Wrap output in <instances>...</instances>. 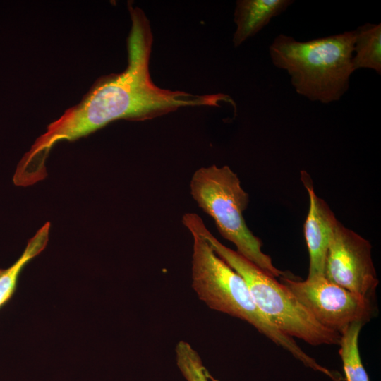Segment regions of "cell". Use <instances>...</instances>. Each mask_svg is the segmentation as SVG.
<instances>
[{
	"mask_svg": "<svg viewBox=\"0 0 381 381\" xmlns=\"http://www.w3.org/2000/svg\"><path fill=\"white\" fill-rule=\"evenodd\" d=\"M131 28L127 40L128 65L120 73L100 78L78 104L67 109L47 127L23 155L16 175L29 183L47 176L45 162L59 142L86 136L117 119L145 121L181 107H219L233 99L222 93L193 95L160 88L151 79L149 69L152 32L142 9L128 4Z\"/></svg>",
	"mask_w": 381,
	"mask_h": 381,
	"instance_id": "1",
	"label": "cell"
},
{
	"mask_svg": "<svg viewBox=\"0 0 381 381\" xmlns=\"http://www.w3.org/2000/svg\"><path fill=\"white\" fill-rule=\"evenodd\" d=\"M355 34L347 31L306 42L280 34L270 46V56L274 66L290 75L298 94L329 104L349 87Z\"/></svg>",
	"mask_w": 381,
	"mask_h": 381,
	"instance_id": "2",
	"label": "cell"
},
{
	"mask_svg": "<svg viewBox=\"0 0 381 381\" xmlns=\"http://www.w3.org/2000/svg\"><path fill=\"white\" fill-rule=\"evenodd\" d=\"M182 222L243 277L259 310L279 331L313 346L339 345V333L320 324L283 284L219 241L198 214L186 213Z\"/></svg>",
	"mask_w": 381,
	"mask_h": 381,
	"instance_id": "3",
	"label": "cell"
},
{
	"mask_svg": "<svg viewBox=\"0 0 381 381\" xmlns=\"http://www.w3.org/2000/svg\"><path fill=\"white\" fill-rule=\"evenodd\" d=\"M193 238L192 287L198 298L212 310L241 319L305 366L323 374L327 369L308 355L291 337L273 325L256 306L243 277L218 256L200 236Z\"/></svg>",
	"mask_w": 381,
	"mask_h": 381,
	"instance_id": "4",
	"label": "cell"
},
{
	"mask_svg": "<svg viewBox=\"0 0 381 381\" xmlns=\"http://www.w3.org/2000/svg\"><path fill=\"white\" fill-rule=\"evenodd\" d=\"M192 198L214 220L218 231L236 251L272 277H281L272 258L262 250V241L248 229L243 217L249 195L237 174L226 166L200 167L190 182Z\"/></svg>",
	"mask_w": 381,
	"mask_h": 381,
	"instance_id": "5",
	"label": "cell"
},
{
	"mask_svg": "<svg viewBox=\"0 0 381 381\" xmlns=\"http://www.w3.org/2000/svg\"><path fill=\"white\" fill-rule=\"evenodd\" d=\"M281 283L320 324L340 334L352 324L365 325L372 318L370 301L330 282L324 275L298 280L284 272Z\"/></svg>",
	"mask_w": 381,
	"mask_h": 381,
	"instance_id": "6",
	"label": "cell"
},
{
	"mask_svg": "<svg viewBox=\"0 0 381 381\" xmlns=\"http://www.w3.org/2000/svg\"><path fill=\"white\" fill-rule=\"evenodd\" d=\"M371 250L367 239L339 222L329 246L324 276L371 301L379 284Z\"/></svg>",
	"mask_w": 381,
	"mask_h": 381,
	"instance_id": "7",
	"label": "cell"
},
{
	"mask_svg": "<svg viewBox=\"0 0 381 381\" xmlns=\"http://www.w3.org/2000/svg\"><path fill=\"white\" fill-rule=\"evenodd\" d=\"M301 178L309 197V209L303 227L309 254L308 277L324 275L329 246L339 221L328 204L315 193L309 175L301 171Z\"/></svg>",
	"mask_w": 381,
	"mask_h": 381,
	"instance_id": "8",
	"label": "cell"
},
{
	"mask_svg": "<svg viewBox=\"0 0 381 381\" xmlns=\"http://www.w3.org/2000/svg\"><path fill=\"white\" fill-rule=\"evenodd\" d=\"M294 3L291 0H239L236 3V25L233 43L238 47L265 27L271 19Z\"/></svg>",
	"mask_w": 381,
	"mask_h": 381,
	"instance_id": "9",
	"label": "cell"
},
{
	"mask_svg": "<svg viewBox=\"0 0 381 381\" xmlns=\"http://www.w3.org/2000/svg\"><path fill=\"white\" fill-rule=\"evenodd\" d=\"M50 231V222H47L36 234L28 240L21 256L11 267L0 269V308L14 294L18 279L24 267L46 248Z\"/></svg>",
	"mask_w": 381,
	"mask_h": 381,
	"instance_id": "10",
	"label": "cell"
},
{
	"mask_svg": "<svg viewBox=\"0 0 381 381\" xmlns=\"http://www.w3.org/2000/svg\"><path fill=\"white\" fill-rule=\"evenodd\" d=\"M353 68H370L381 73V24L366 23L356 30Z\"/></svg>",
	"mask_w": 381,
	"mask_h": 381,
	"instance_id": "11",
	"label": "cell"
},
{
	"mask_svg": "<svg viewBox=\"0 0 381 381\" xmlns=\"http://www.w3.org/2000/svg\"><path fill=\"white\" fill-rule=\"evenodd\" d=\"M363 326L361 322L353 323L341 334L339 353L346 381H369L358 349V337Z\"/></svg>",
	"mask_w": 381,
	"mask_h": 381,
	"instance_id": "12",
	"label": "cell"
},
{
	"mask_svg": "<svg viewBox=\"0 0 381 381\" xmlns=\"http://www.w3.org/2000/svg\"><path fill=\"white\" fill-rule=\"evenodd\" d=\"M175 351L178 368L186 381H208V373L190 344L180 341Z\"/></svg>",
	"mask_w": 381,
	"mask_h": 381,
	"instance_id": "13",
	"label": "cell"
}]
</instances>
